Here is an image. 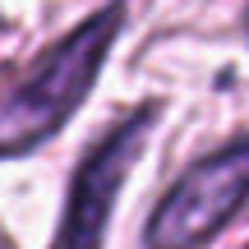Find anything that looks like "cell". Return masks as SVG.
I'll return each mask as SVG.
<instances>
[{"label": "cell", "instance_id": "obj_4", "mask_svg": "<svg viewBox=\"0 0 249 249\" xmlns=\"http://www.w3.org/2000/svg\"><path fill=\"white\" fill-rule=\"evenodd\" d=\"M235 33H240V42L249 46V0L240 5V23H235Z\"/></svg>", "mask_w": 249, "mask_h": 249}, {"label": "cell", "instance_id": "obj_1", "mask_svg": "<svg viewBox=\"0 0 249 249\" xmlns=\"http://www.w3.org/2000/svg\"><path fill=\"white\" fill-rule=\"evenodd\" d=\"M129 28V0H102L92 14H83L70 33L28 60L0 88V161L33 157L51 139H60L65 124L83 111V102L97 92L116 42Z\"/></svg>", "mask_w": 249, "mask_h": 249}, {"label": "cell", "instance_id": "obj_2", "mask_svg": "<svg viewBox=\"0 0 249 249\" xmlns=\"http://www.w3.org/2000/svg\"><path fill=\"white\" fill-rule=\"evenodd\" d=\"M161 116H166V102L161 97H143V102H134L129 111H120V116L79 152L46 249H107L120 189L129 185L139 157L148 152Z\"/></svg>", "mask_w": 249, "mask_h": 249}, {"label": "cell", "instance_id": "obj_3", "mask_svg": "<svg viewBox=\"0 0 249 249\" xmlns=\"http://www.w3.org/2000/svg\"><path fill=\"white\" fill-rule=\"evenodd\" d=\"M249 208V129L194 157L143 217V249H208Z\"/></svg>", "mask_w": 249, "mask_h": 249}]
</instances>
